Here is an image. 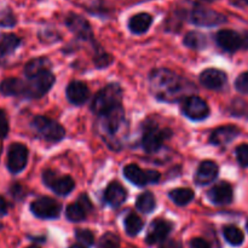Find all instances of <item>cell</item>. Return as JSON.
Masks as SVG:
<instances>
[{
	"mask_svg": "<svg viewBox=\"0 0 248 248\" xmlns=\"http://www.w3.org/2000/svg\"><path fill=\"white\" fill-rule=\"evenodd\" d=\"M90 90L81 81H73L67 87V98L75 106H82L89 99Z\"/></svg>",
	"mask_w": 248,
	"mask_h": 248,
	"instance_id": "19",
	"label": "cell"
},
{
	"mask_svg": "<svg viewBox=\"0 0 248 248\" xmlns=\"http://www.w3.org/2000/svg\"><path fill=\"white\" fill-rule=\"evenodd\" d=\"M239 133L240 130L235 127V126H223V127H219L216 131H213L210 137V142L213 145H225L229 142H232V140H234L239 136Z\"/></svg>",
	"mask_w": 248,
	"mask_h": 248,
	"instance_id": "22",
	"label": "cell"
},
{
	"mask_svg": "<svg viewBox=\"0 0 248 248\" xmlns=\"http://www.w3.org/2000/svg\"><path fill=\"white\" fill-rule=\"evenodd\" d=\"M138 210L142 213H150L154 211L155 206H156V201H155V196L150 191H145V193L140 194L136 202Z\"/></svg>",
	"mask_w": 248,
	"mask_h": 248,
	"instance_id": "29",
	"label": "cell"
},
{
	"mask_svg": "<svg viewBox=\"0 0 248 248\" xmlns=\"http://www.w3.org/2000/svg\"><path fill=\"white\" fill-rule=\"evenodd\" d=\"M124 176L135 186H143L147 184H155L159 182L160 173L152 170H142L137 165H127L124 169Z\"/></svg>",
	"mask_w": 248,
	"mask_h": 248,
	"instance_id": "6",
	"label": "cell"
},
{
	"mask_svg": "<svg viewBox=\"0 0 248 248\" xmlns=\"http://www.w3.org/2000/svg\"><path fill=\"white\" fill-rule=\"evenodd\" d=\"M2 153V144H1V140H0V155H1Z\"/></svg>",
	"mask_w": 248,
	"mask_h": 248,
	"instance_id": "45",
	"label": "cell"
},
{
	"mask_svg": "<svg viewBox=\"0 0 248 248\" xmlns=\"http://www.w3.org/2000/svg\"><path fill=\"white\" fill-rule=\"evenodd\" d=\"M111 61H113V58H111L109 55H102L96 58V64L98 65V68H103V67H107L109 63H111Z\"/></svg>",
	"mask_w": 248,
	"mask_h": 248,
	"instance_id": "40",
	"label": "cell"
},
{
	"mask_svg": "<svg viewBox=\"0 0 248 248\" xmlns=\"http://www.w3.org/2000/svg\"><path fill=\"white\" fill-rule=\"evenodd\" d=\"M218 176V166L213 161H203L199 166L195 174V182L199 186H207L212 183Z\"/></svg>",
	"mask_w": 248,
	"mask_h": 248,
	"instance_id": "20",
	"label": "cell"
},
{
	"mask_svg": "<svg viewBox=\"0 0 248 248\" xmlns=\"http://www.w3.org/2000/svg\"><path fill=\"white\" fill-rule=\"evenodd\" d=\"M90 210H91L90 200L87 199L86 195H81L78 202L68 206L67 210H65V216H67V218L70 222L78 223L81 222V220H84L86 218Z\"/></svg>",
	"mask_w": 248,
	"mask_h": 248,
	"instance_id": "17",
	"label": "cell"
},
{
	"mask_svg": "<svg viewBox=\"0 0 248 248\" xmlns=\"http://www.w3.org/2000/svg\"><path fill=\"white\" fill-rule=\"evenodd\" d=\"M98 248H120V239L114 232H106L99 239Z\"/></svg>",
	"mask_w": 248,
	"mask_h": 248,
	"instance_id": "32",
	"label": "cell"
},
{
	"mask_svg": "<svg viewBox=\"0 0 248 248\" xmlns=\"http://www.w3.org/2000/svg\"><path fill=\"white\" fill-rule=\"evenodd\" d=\"M0 92L5 96H24L26 92V81L16 78L5 79L0 84Z\"/></svg>",
	"mask_w": 248,
	"mask_h": 248,
	"instance_id": "23",
	"label": "cell"
},
{
	"mask_svg": "<svg viewBox=\"0 0 248 248\" xmlns=\"http://www.w3.org/2000/svg\"><path fill=\"white\" fill-rule=\"evenodd\" d=\"M16 24V18L10 10L0 11V26L1 27H14Z\"/></svg>",
	"mask_w": 248,
	"mask_h": 248,
	"instance_id": "35",
	"label": "cell"
},
{
	"mask_svg": "<svg viewBox=\"0 0 248 248\" xmlns=\"http://www.w3.org/2000/svg\"><path fill=\"white\" fill-rule=\"evenodd\" d=\"M55 82V77L50 70L36 74L34 77L28 78V81H26V92L24 97L28 98H41L45 96Z\"/></svg>",
	"mask_w": 248,
	"mask_h": 248,
	"instance_id": "5",
	"label": "cell"
},
{
	"mask_svg": "<svg viewBox=\"0 0 248 248\" xmlns=\"http://www.w3.org/2000/svg\"><path fill=\"white\" fill-rule=\"evenodd\" d=\"M182 110L186 118L195 121L203 120L210 114V108H208L207 103L198 96H191L186 98L184 101Z\"/></svg>",
	"mask_w": 248,
	"mask_h": 248,
	"instance_id": "11",
	"label": "cell"
},
{
	"mask_svg": "<svg viewBox=\"0 0 248 248\" xmlns=\"http://www.w3.org/2000/svg\"><path fill=\"white\" fill-rule=\"evenodd\" d=\"M190 248H211V245L206 240L195 237L190 241Z\"/></svg>",
	"mask_w": 248,
	"mask_h": 248,
	"instance_id": "39",
	"label": "cell"
},
{
	"mask_svg": "<svg viewBox=\"0 0 248 248\" xmlns=\"http://www.w3.org/2000/svg\"><path fill=\"white\" fill-rule=\"evenodd\" d=\"M242 47L248 48V33L242 35Z\"/></svg>",
	"mask_w": 248,
	"mask_h": 248,
	"instance_id": "43",
	"label": "cell"
},
{
	"mask_svg": "<svg viewBox=\"0 0 248 248\" xmlns=\"http://www.w3.org/2000/svg\"><path fill=\"white\" fill-rule=\"evenodd\" d=\"M171 229V223H169L167 220H154V222L150 224L149 230H148L147 242L149 245H155L159 244V242L165 241V239H166L167 235L170 234Z\"/></svg>",
	"mask_w": 248,
	"mask_h": 248,
	"instance_id": "15",
	"label": "cell"
},
{
	"mask_svg": "<svg viewBox=\"0 0 248 248\" xmlns=\"http://www.w3.org/2000/svg\"><path fill=\"white\" fill-rule=\"evenodd\" d=\"M159 248H182V245L176 240H165L161 242Z\"/></svg>",
	"mask_w": 248,
	"mask_h": 248,
	"instance_id": "41",
	"label": "cell"
},
{
	"mask_svg": "<svg viewBox=\"0 0 248 248\" xmlns=\"http://www.w3.org/2000/svg\"><path fill=\"white\" fill-rule=\"evenodd\" d=\"M62 206L60 202L51 198H40L33 201L31 205V211L35 217L40 219H56L60 217Z\"/></svg>",
	"mask_w": 248,
	"mask_h": 248,
	"instance_id": "7",
	"label": "cell"
},
{
	"mask_svg": "<svg viewBox=\"0 0 248 248\" xmlns=\"http://www.w3.org/2000/svg\"><path fill=\"white\" fill-rule=\"evenodd\" d=\"M211 202L215 205H228L232 201L234 194H232V188L227 182H220L216 184L207 194Z\"/></svg>",
	"mask_w": 248,
	"mask_h": 248,
	"instance_id": "14",
	"label": "cell"
},
{
	"mask_svg": "<svg viewBox=\"0 0 248 248\" xmlns=\"http://www.w3.org/2000/svg\"><path fill=\"white\" fill-rule=\"evenodd\" d=\"M152 22L153 17L149 14L140 12V14H137L133 17H131L130 22H128V28H130L132 33L143 34L149 29V27L152 26Z\"/></svg>",
	"mask_w": 248,
	"mask_h": 248,
	"instance_id": "24",
	"label": "cell"
},
{
	"mask_svg": "<svg viewBox=\"0 0 248 248\" xmlns=\"http://www.w3.org/2000/svg\"><path fill=\"white\" fill-rule=\"evenodd\" d=\"M236 157L241 166L248 167V144H241L236 148Z\"/></svg>",
	"mask_w": 248,
	"mask_h": 248,
	"instance_id": "36",
	"label": "cell"
},
{
	"mask_svg": "<svg viewBox=\"0 0 248 248\" xmlns=\"http://www.w3.org/2000/svg\"><path fill=\"white\" fill-rule=\"evenodd\" d=\"M124 130H126L125 111L121 106L99 115L97 131L111 149L118 150L120 148L124 137Z\"/></svg>",
	"mask_w": 248,
	"mask_h": 248,
	"instance_id": "2",
	"label": "cell"
},
{
	"mask_svg": "<svg viewBox=\"0 0 248 248\" xmlns=\"http://www.w3.org/2000/svg\"><path fill=\"white\" fill-rule=\"evenodd\" d=\"M7 133H9V121L6 114L0 109V140L6 137Z\"/></svg>",
	"mask_w": 248,
	"mask_h": 248,
	"instance_id": "38",
	"label": "cell"
},
{
	"mask_svg": "<svg viewBox=\"0 0 248 248\" xmlns=\"http://www.w3.org/2000/svg\"><path fill=\"white\" fill-rule=\"evenodd\" d=\"M65 24L68 28L80 39H91L92 31L91 27H90L89 22L85 18H82L79 15L70 14L69 16L65 18Z\"/></svg>",
	"mask_w": 248,
	"mask_h": 248,
	"instance_id": "18",
	"label": "cell"
},
{
	"mask_svg": "<svg viewBox=\"0 0 248 248\" xmlns=\"http://www.w3.org/2000/svg\"><path fill=\"white\" fill-rule=\"evenodd\" d=\"M126 196H127V193L125 188L118 182H111L104 191V200L111 207H119L123 205L124 201L126 200Z\"/></svg>",
	"mask_w": 248,
	"mask_h": 248,
	"instance_id": "21",
	"label": "cell"
},
{
	"mask_svg": "<svg viewBox=\"0 0 248 248\" xmlns=\"http://www.w3.org/2000/svg\"><path fill=\"white\" fill-rule=\"evenodd\" d=\"M51 63L47 58L45 57H39L34 58L31 62H28L24 67V74L27 78H31L36 74H40V73L46 72L50 68Z\"/></svg>",
	"mask_w": 248,
	"mask_h": 248,
	"instance_id": "25",
	"label": "cell"
},
{
	"mask_svg": "<svg viewBox=\"0 0 248 248\" xmlns=\"http://www.w3.org/2000/svg\"><path fill=\"white\" fill-rule=\"evenodd\" d=\"M121 99H123L121 87L118 84L108 85L94 96L91 107L92 111L98 116L108 113L111 109L121 106Z\"/></svg>",
	"mask_w": 248,
	"mask_h": 248,
	"instance_id": "3",
	"label": "cell"
},
{
	"mask_svg": "<svg viewBox=\"0 0 248 248\" xmlns=\"http://www.w3.org/2000/svg\"><path fill=\"white\" fill-rule=\"evenodd\" d=\"M170 136V131L159 130L156 126H152L144 132L142 140V147L147 153L154 154L162 148L165 140Z\"/></svg>",
	"mask_w": 248,
	"mask_h": 248,
	"instance_id": "12",
	"label": "cell"
},
{
	"mask_svg": "<svg viewBox=\"0 0 248 248\" xmlns=\"http://www.w3.org/2000/svg\"><path fill=\"white\" fill-rule=\"evenodd\" d=\"M6 213H7V205L6 202H5L4 199L0 196V217H4Z\"/></svg>",
	"mask_w": 248,
	"mask_h": 248,
	"instance_id": "42",
	"label": "cell"
},
{
	"mask_svg": "<svg viewBox=\"0 0 248 248\" xmlns=\"http://www.w3.org/2000/svg\"><path fill=\"white\" fill-rule=\"evenodd\" d=\"M190 19L194 24L200 27H215L224 23L227 17L212 9L203 6H196L191 11Z\"/></svg>",
	"mask_w": 248,
	"mask_h": 248,
	"instance_id": "8",
	"label": "cell"
},
{
	"mask_svg": "<svg viewBox=\"0 0 248 248\" xmlns=\"http://www.w3.org/2000/svg\"><path fill=\"white\" fill-rule=\"evenodd\" d=\"M247 227H248V225H247Z\"/></svg>",
	"mask_w": 248,
	"mask_h": 248,
	"instance_id": "48",
	"label": "cell"
},
{
	"mask_svg": "<svg viewBox=\"0 0 248 248\" xmlns=\"http://www.w3.org/2000/svg\"><path fill=\"white\" fill-rule=\"evenodd\" d=\"M75 237H77L78 241L80 242V245L84 247H91L92 245L94 244V236L90 230H77Z\"/></svg>",
	"mask_w": 248,
	"mask_h": 248,
	"instance_id": "33",
	"label": "cell"
},
{
	"mask_svg": "<svg viewBox=\"0 0 248 248\" xmlns=\"http://www.w3.org/2000/svg\"><path fill=\"white\" fill-rule=\"evenodd\" d=\"M19 44H21V40L15 34H2V35H0V57H5V56L16 51Z\"/></svg>",
	"mask_w": 248,
	"mask_h": 248,
	"instance_id": "26",
	"label": "cell"
},
{
	"mask_svg": "<svg viewBox=\"0 0 248 248\" xmlns=\"http://www.w3.org/2000/svg\"><path fill=\"white\" fill-rule=\"evenodd\" d=\"M223 234H224L225 240H227L230 245H232V246H240V245H242V242H244L245 240L244 232H242L239 228L234 227V225L225 227Z\"/></svg>",
	"mask_w": 248,
	"mask_h": 248,
	"instance_id": "30",
	"label": "cell"
},
{
	"mask_svg": "<svg viewBox=\"0 0 248 248\" xmlns=\"http://www.w3.org/2000/svg\"><path fill=\"white\" fill-rule=\"evenodd\" d=\"M227 74L219 69H206L201 73L200 82L206 89L219 90L227 84Z\"/></svg>",
	"mask_w": 248,
	"mask_h": 248,
	"instance_id": "16",
	"label": "cell"
},
{
	"mask_svg": "<svg viewBox=\"0 0 248 248\" xmlns=\"http://www.w3.org/2000/svg\"><path fill=\"white\" fill-rule=\"evenodd\" d=\"M31 128L46 142H60L65 136V131L57 121L46 116H36L31 121Z\"/></svg>",
	"mask_w": 248,
	"mask_h": 248,
	"instance_id": "4",
	"label": "cell"
},
{
	"mask_svg": "<svg viewBox=\"0 0 248 248\" xmlns=\"http://www.w3.org/2000/svg\"><path fill=\"white\" fill-rule=\"evenodd\" d=\"M70 248H86V247L81 246V245H73V246L70 247Z\"/></svg>",
	"mask_w": 248,
	"mask_h": 248,
	"instance_id": "44",
	"label": "cell"
},
{
	"mask_svg": "<svg viewBox=\"0 0 248 248\" xmlns=\"http://www.w3.org/2000/svg\"><path fill=\"white\" fill-rule=\"evenodd\" d=\"M170 199L178 206H186L194 199V191L188 188L173 189L170 191Z\"/></svg>",
	"mask_w": 248,
	"mask_h": 248,
	"instance_id": "27",
	"label": "cell"
},
{
	"mask_svg": "<svg viewBox=\"0 0 248 248\" xmlns=\"http://www.w3.org/2000/svg\"><path fill=\"white\" fill-rule=\"evenodd\" d=\"M207 1H215V0H207Z\"/></svg>",
	"mask_w": 248,
	"mask_h": 248,
	"instance_id": "47",
	"label": "cell"
},
{
	"mask_svg": "<svg viewBox=\"0 0 248 248\" xmlns=\"http://www.w3.org/2000/svg\"><path fill=\"white\" fill-rule=\"evenodd\" d=\"M28 248H39V247H36V246H31V247H28Z\"/></svg>",
	"mask_w": 248,
	"mask_h": 248,
	"instance_id": "46",
	"label": "cell"
},
{
	"mask_svg": "<svg viewBox=\"0 0 248 248\" xmlns=\"http://www.w3.org/2000/svg\"><path fill=\"white\" fill-rule=\"evenodd\" d=\"M232 113L235 116H245L248 119V103L244 101H236L232 106Z\"/></svg>",
	"mask_w": 248,
	"mask_h": 248,
	"instance_id": "34",
	"label": "cell"
},
{
	"mask_svg": "<svg viewBox=\"0 0 248 248\" xmlns=\"http://www.w3.org/2000/svg\"><path fill=\"white\" fill-rule=\"evenodd\" d=\"M184 45L188 46L189 48L200 50V48L206 47L207 39H206V35L199 33V31H189L184 38Z\"/></svg>",
	"mask_w": 248,
	"mask_h": 248,
	"instance_id": "28",
	"label": "cell"
},
{
	"mask_svg": "<svg viewBox=\"0 0 248 248\" xmlns=\"http://www.w3.org/2000/svg\"><path fill=\"white\" fill-rule=\"evenodd\" d=\"M150 91L155 98L174 103L191 97L196 87L189 80L166 68L155 69L150 74Z\"/></svg>",
	"mask_w": 248,
	"mask_h": 248,
	"instance_id": "1",
	"label": "cell"
},
{
	"mask_svg": "<svg viewBox=\"0 0 248 248\" xmlns=\"http://www.w3.org/2000/svg\"><path fill=\"white\" fill-rule=\"evenodd\" d=\"M236 90L241 93H248V72L240 75L235 82Z\"/></svg>",
	"mask_w": 248,
	"mask_h": 248,
	"instance_id": "37",
	"label": "cell"
},
{
	"mask_svg": "<svg viewBox=\"0 0 248 248\" xmlns=\"http://www.w3.org/2000/svg\"><path fill=\"white\" fill-rule=\"evenodd\" d=\"M143 229V220L137 215H128L125 218V230L130 236H136Z\"/></svg>",
	"mask_w": 248,
	"mask_h": 248,
	"instance_id": "31",
	"label": "cell"
},
{
	"mask_svg": "<svg viewBox=\"0 0 248 248\" xmlns=\"http://www.w3.org/2000/svg\"><path fill=\"white\" fill-rule=\"evenodd\" d=\"M216 41L223 50L228 52H235L242 47V35L230 29L219 31L216 35Z\"/></svg>",
	"mask_w": 248,
	"mask_h": 248,
	"instance_id": "13",
	"label": "cell"
},
{
	"mask_svg": "<svg viewBox=\"0 0 248 248\" xmlns=\"http://www.w3.org/2000/svg\"><path fill=\"white\" fill-rule=\"evenodd\" d=\"M44 183L58 195L65 196L74 189L75 183L69 176H58L56 172L47 170L43 174Z\"/></svg>",
	"mask_w": 248,
	"mask_h": 248,
	"instance_id": "9",
	"label": "cell"
},
{
	"mask_svg": "<svg viewBox=\"0 0 248 248\" xmlns=\"http://www.w3.org/2000/svg\"><path fill=\"white\" fill-rule=\"evenodd\" d=\"M28 162V149L21 143L10 145L7 153V169L11 173H19L23 171Z\"/></svg>",
	"mask_w": 248,
	"mask_h": 248,
	"instance_id": "10",
	"label": "cell"
}]
</instances>
